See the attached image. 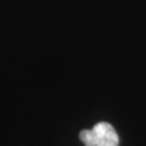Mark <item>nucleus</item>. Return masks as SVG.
I'll use <instances>...</instances> for the list:
<instances>
[{
    "label": "nucleus",
    "instance_id": "1",
    "mask_svg": "<svg viewBox=\"0 0 146 146\" xmlns=\"http://www.w3.org/2000/svg\"><path fill=\"white\" fill-rule=\"evenodd\" d=\"M79 137L86 146H118L119 143L117 132L108 122H99L91 130H82Z\"/></svg>",
    "mask_w": 146,
    "mask_h": 146
}]
</instances>
